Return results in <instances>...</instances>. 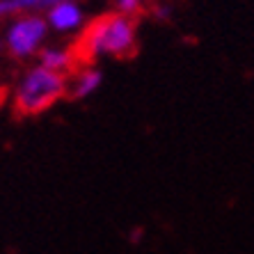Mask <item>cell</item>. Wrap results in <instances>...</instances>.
Returning a JSON list of instances; mask_svg holds the SVG:
<instances>
[{
	"label": "cell",
	"mask_w": 254,
	"mask_h": 254,
	"mask_svg": "<svg viewBox=\"0 0 254 254\" xmlns=\"http://www.w3.org/2000/svg\"><path fill=\"white\" fill-rule=\"evenodd\" d=\"M2 48H5V42H2V37H0V53H2Z\"/></svg>",
	"instance_id": "9c48e42d"
},
{
	"label": "cell",
	"mask_w": 254,
	"mask_h": 254,
	"mask_svg": "<svg viewBox=\"0 0 254 254\" xmlns=\"http://www.w3.org/2000/svg\"><path fill=\"white\" fill-rule=\"evenodd\" d=\"M137 46L135 18L110 12L94 18L73 48L78 62H94L99 58H130Z\"/></svg>",
	"instance_id": "6da1fadb"
},
{
	"label": "cell",
	"mask_w": 254,
	"mask_h": 254,
	"mask_svg": "<svg viewBox=\"0 0 254 254\" xmlns=\"http://www.w3.org/2000/svg\"><path fill=\"white\" fill-rule=\"evenodd\" d=\"M39 64L55 73H69L78 64V58L73 48H42L39 51Z\"/></svg>",
	"instance_id": "8992f818"
},
{
	"label": "cell",
	"mask_w": 254,
	"mask_h": 254,
	"mask_svg": "<svg viewBox=\"0 0 254 254\" xmlns=\"http://www.w3.org/2000/svg\"><path fill=\"white\" fill-rule=\"evenodd\" d=\"M0 101H2V94H0Z\"/></svg>",
	"instance_id": "30bf717a"
},
{
	"label": "cell",
	"mask_w": 254,
	"mask_h": 254,
	"mask_svg": "<svg viewBox=\"0 0 254 254\" xmlns=\"http://www.w3.org/2000/svg\"><path fill=\"white\" fill-rule=\"evenodd\" d=\"M46 23L48 28H53L55 32H76L80 25H83V7L78 0H62V2H55L46 9Z\"/></svg>",
	"instance_id": "5b68a950"
},
{
	"label": "cell",
	"mask_w": 254,
	"mask_h": 254,
	"mask_svg": "<svg viewBox=\"0 0 254 254\" xmlns=\"http://www.w3.org/2000/svg\"><path fill=\"white\" fill-rule=\"evenodd\" d=\"M48 35V23L42 14L23 12L12 16L9 25L5 28L2 42L5 51L14 60H28L42 51Z\"/></svg>",
	"instance_id": "3957f363"
},
{
	"label": "cell",
	"mask_w": 254,
	"mask_h": 254,
	"mask_svg": "<svg viewBox=\"0 0 254 254\" xmlns=\"http://www.w3.org/2000/svg\"><path fill=\"white\" fill-rule=\"evenodd\" d=\"M66 96V76L37 64L25 71L14 89V110L23 117L42 115Z\"/></svg>",
	"instance_id": "7a4b0ae2"
},
{
	"label": "cell",
	"mask_w": 254,
	"mask_h": 254,
	"mask_svg": "<svg viewBox=\"0 0 254 254\" xmlns=\"http://www.w3.org/2000/svg\"><path fill=\"white\" fill-rule=\"evenodd\" d=\"M144 7H147V0H115V12L130 18L144 12Z\"/></svg>",
	"instance_id": "ba28073f"
},
{
	"label": "cell",
	"mask_w": 254,
	"mask_h": 254,
	"mask_svg": "<svg viewBox=\"0 0 254 254\" xmlns=\"http://www.w3.org/2000/svg\"><path fill=\"white\" fill-rule=\"evenodd\" d=\"M55 2H62V0H2V7H5L7 16H16V14H23V12L48 9Z\"/></svg>",
	"instance_id": "52a82bcc"
},
{
	"label": "cell",
	"mask_w": 254,
	"mask_h": 254,
	"mask_svg": "<svg viewBox=\"0 0 254 254\" xmlns=\"http://www.w3.org/2000/svg\"><path fill=\"white\" fill-rule=\"evenodd\" d=\"M101 83H103V73L99 66H94L92 62H83L80 66L76 64L66 73V96L73 101H83L94 94Z\"/></svg>",
	"instance_id": "277c9868"
}]
</instances>
